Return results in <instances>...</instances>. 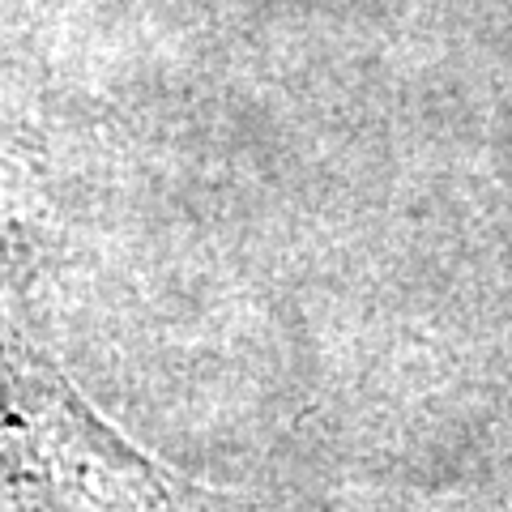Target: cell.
Here are the masks:
<instances>
[{
    "mask_svg": "<svg viewBox=\"0 0 512 512\" xmlns=\"http://www.w3.org/2000/svg\"><path fill=\"white\" fill-rule=\"evenodd\" d=\"M0 478L39 512H158L171 504V474L26 350H0Z\"/></svg>",
    "mask_w": 512,
    "mask_h": 512,
    "instance_id": "6da1fadb",
    "label": "cell"
}]
</instances>
